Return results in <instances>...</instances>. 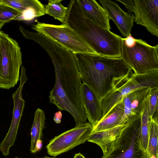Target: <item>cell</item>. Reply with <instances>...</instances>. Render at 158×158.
<instances>
[{
    "instance_id": "cell-14",
    "label": "cell",
    "mask_w": 158,
    "mask_h": 158,
    "mask_svg": "<svg viewBox=\"0 0 158 158\" xmlns=\"http://www.w3.org/2000/svg\"><path fill=\"white\" fill-rule=\"evenodd\" d=\"M150 87H144L134 90L123 99L124 114L122 118L123 124L128 123L140 114L144 102L148 95Z\"/></svg>"
},
{
    "instance_id": "cell-13",
    "label": "cell",
    "mask_w": 158,
    "mask_h": 158,
    "mask_svg": "<svg viewBox=\"0 0 158 158\" xmlns=\"http://www.w3.org/2000/svg\"><path fill=\"white\" fill-rule=\"evenodd\" d=\"M81 92L85 116L94 127L102 118V101L94 91L85 83L82 84Z\"/></svg>"
},
{
    "instance_id": "cell-15",
    "label": "cell",
    "mask_w": 158,
    "mask_h": 158,
    "mask_svg": "<svg viewBox=\"0 0 158 158\" xmlns=\"http://www.w3.org/2000/svg\"><path fill=\"white\" fill-rule=\"evenodd\" d=\"M85 17L96 24L108 30L111 29L110 19L106 11L95 0H77Z\"/></svg>"
},
{
    "instance_id": "cell-20",
    "label": "cell",
    "mask_w": 158,
    "mask_h": 158,
    "mask_svg": "<svg viewBox=\"0 0 158 158\" xmlns=\"http://www.w3.org/2000/svg\"><path fill=\"white\" fill-rule=\"evenodd\" d=\"M157 118H150L149 137L146 154L148 158H158Z\"/></svg>"
},
{
    "instance_id": "cell-26",
    "label": "cell",
    "mask_w": 158,
    "mask_h": 158,
    "mask_svg": "<svg viewBox=\"0 0 158 158\" xmlns=\"http://www.w3.org/2000/svg\"><path fill=\"white\" fill-rule=\"evenodd\" d=\"M73 158H85V156L80 153L76 154Z\"/></svg>"
},
{
    "instance_id": "cell-3",
    "label": "cell",
    "mask_w": 158,
    "mask_h": 158,
    "mask_svg": "<svg viewBox=\"0 0 158 158\" xmlns=\"http://www.w3.org/2000/svg\"><path fill=\"white\" fill-rule=\"evenodd\" d=\"M68 8L64 23L81 36L97 54L120 57L121 37L86 18L77 0H71Z\"/></svg>"
},
{
    "instance_id": "cell-7",
    "label": "cell",
    "mask_w": 158,
    "mask_h": 158,
    "mask_svg": "<svg viewBox=\"0 0 158 158\" xmlns=\"http://www.w3.org/2000/svg\"><path fill=\"white\" fill-rule=\"evenodd\" d=\"M140 114L127 124L102 158H148L140 144Z\"/></svg>"
},
{
    "instance_id": "cell-1",
    "label": "cell",
    "mask_w": 158,
    "mask_h": 158,
    "mask_svg": "<svg viewBox=\"0 0 158 158\" xmlns=\"http://www.w3.org/2000/svg\"><path fill=\"white\" fill-rule=\"evenodd\" d=\"M54 68L55 83L49 96L50 103L73 118L76 125L86 122L82 100V84L73 52L61 45L46 51Z\"/></svg>"
},
{
    "instance_id": "cell-8",
    "label": "cell",
    "mask_w": 158,
    "mask_h": 158,
    "mask_svg": "<svg viewBox=\"0 0 158 158\" xmlns=\"http://www.w3.org/2000/svg\"><path fill=\"white\" fill-rule=\"evenodd\" d=\"M31 28L53 40L73 53L98 54L81 36L64 23L56 25L37 21Z\"/></svg>"
},
{
    "instance_id": "cell-5",
    "label": "cell",
    "mask_w": 158,
    "mask_h": 158,
    "mask_svg": "<svg viewBox=\"0 0 158 158\" xmlns=\"http://www.w3.org/2000/svg\"><path fill=\"white\" fill-rule=\"evenodd\" d=\"M22 64L18 42L0 30V88L8 89L17 84Z\"/></svg>"
},
{
    "instance_id": "cell-23",
    "label": "cell",
    "mask_w": 158,
    "mask_h": 158,
    "mask_svg": "<svg viewBox=\"0 0 158 158\" xmlns=\"http://www.w3.org/2000/svg\"><path fill=\"white\" fill-rule=\"evenodd\" d=\"M20 12L5 5L0 4V22L8 23L17 17Z\"/></svg>"
},
{
    "instance_id": "cell-12",
    "label": "cell",
    "mask_w": 158,
    "mask_h": 158,
    "mask_svg": "<svg viewBox=\"0 0 158 158\" xmlns=\"http://www.w3.org/2000/svg\"><path fill=\"white\" fill-rule=\"evenodd\" d=\"M110 19L116 25L122 35L126 37L131 34L135 17L131 12L122 10L118 4L110 0H99Z\"/></svg>"
},
{
    "instance_id": "cell-19",
    "label": "cell",
    "mask_w": 158,
    "mask_h": 158,
    "mask_svg": "<svg viewBox=\"0 0 158 158\" xmlns=\"http://www.w3.org/2000/svg\"><path fill=\"white\" fill-rule=\"evenodd\" d=\"M148 94L146 98L140 112L141 123L139 139L141 147L146 153L149 137L150 119L148 110Z\"/></svg>"
},
{
    "instance_id": "cell-29",
    "label": "cell",
    "mask_w": 158,
    "mask_h": 158,
    "mask_svg": "<svg viewBox=\"0 0 158 158\" xmlns=\"http://www.w3.org/2000/svg\"><path fill=\"white\" fill-rule=\"evenodd\" d=\"M1 0H0V4L1 3Z\"/></svg>"
},
{
    "instance_id": "cell-10",
    "label": "cell",
    "mask_w": 158,
    "mask_h": 158,
    "mask_svg": "<svg viewBox=\"0 0 158 158\" xmlns=\"http://www.w3.org/2000/svg\"><path fill=\"white\" fill-rule=\"evenodd\" d=\"M26 73L25 68L22 65L19 77L20 84L18 89L12 95L14 107L11 123L7 134L0 143V151L4 156L9 155L10 148L14 145L20 119L23 115L25 102L22 97V90L24 85L28 79Z\"/></svg>"
},
{
    "instance_id": "cell-22",
    "label": "cell",
    "mask_w": 158,
    "mask_h": 158,
    "mask_svg": "<svg viewBox=\"0 0 158 158\" xmlns=\"http://www.w3.org/2000/svg\"><path fill=\"white\" fill-rule=\"evenodd\" d=\"M158 87L150 88L148 94V110L150 118L158 114Z\"/></svg>"
},
{
    "instance_id": "cell-2",
    "label": "cell",
    "mask_w": 158,
    "mask_h": 158,
    "mask_svg": "<svg viewBox=\"0 0 158 158\" xmlns=\"http://www.w3.org/2000/svg\"><path fill=\"white\" fill-rule=\"evenodd\" d=\"M81 80L102 101L123 78L132 72L120 57L73 53Z\"/></svg>"
},
{
    "instance_id": "cell-4",
    "label": "cell",
    "mask_w": 158,
    "mask_h": 158,
    "mask_svg": "<svg viewBox=\"0 0 158 158\" xmlns=\"http://www.w3.org/2000/svg\"><path fill=\"white\" fill-rule=\"evenodd\" d=\"M158 44L152 46L131 34L122 38L121 58L135 74L158 70Z\"/></svg>"
},
{
    "instance_id": "cell-21",
    "label": "cell",
    "mask_w": 158,
    "mask_h": 158,
    "mask_svg": "<svg viewBox=\"0 0 158 158\" xmlns=\"http://www.w3.org/2000/svg\"><path fill=\"white\" fill-rule=\"evenodd\" d=\"M62 0H49L45 6V14L52 16L62 23H64L67 16L68 8L61 3Z\"/></svg>"
},
{
    "instance_id": "cell-6",
    "label": "cell",
    "mask_w": 158,
    "mask_h": 158,
    "mask_svg": "<svg viewBox=\"0 0 158 158\" xmlns=\"http://www.w3.org/2000/svg\"><path fill=\"white\" fill-rule=\"evenodd\" d=\"M144 87H158V70L138 74L132 72L123 78L102 101L103 112L100 121L126 96L134 90Z\"/></svg>"
},
{
    "instance_id": "cell-25",
    "label": "cell",
    "mask_w": 158,
    "mask_h": 158,
    "mask_svg": "<svg viewBox=\"0 0 158 158\" xmlns=\"http://www.w3.org/2000/svg\"><path fill=\"white\" fill-rule=\"evenodd\" d=\"M42 146V140L38 141L36 145V150L37 152L40 150Z\"/></svg>"
},
{
    "instance_id": "cell-24",
    "label": "cell",
    "mask_w": 158,
    "mask_h": 158,
    "mask_svg": "<svg viewBox=\"0 0 158 158\" xmlns=\"http://www.w3.org/2000/svg\"><path fill=\"white\" fill-rule=\"evenodd\" d=\"M62 115L61 111L59 110L55 113L53 120L56 123H60L61 122Z\"/></svg>"
},
{
    "instance_id": "cell-18",
    "label": "cell",
    "mask_w": 158,
    "mask_h": 158,
    "mask_svg": "<svg viewBox=\"0 0 158 158\" xmlns=\"http://www.w3.org/2000/svg\"><path fill=\"white\" fill-rule=\"evenodd\" d=\"M46 119L44 111L38 108L35 114L33 124L31 131V145L30 151L32 153L37 152L36 145L37 142L41 140L42 131L44 128Z\"/></svg>"
},
{
    "instance_id": "cell-16",
    "label": "cell",
    "mask_w": 158,
    "mask_h": 158,
    "mask_svg": "<svg viewBox=\"0 0 158 158\" xmlns=\"http://www.w3.org/2000/svg\"><path fill=\"white\" fill-rule=\"evenodd\" d=\"M127 123L104 131L92 132L87 141L97 144L102 149L103 155H105Z\"/></svg>"
},
{
    "instance_id": "cell-30",
    "label": "cell",
    "mask_w": 158,
    "mask_h": 158,
    "mask_svg": "<svg viewBox=\"0 0 158 158\" xmlns=\"http://www.w3.org/2000/svg\"><path fill=\"white\" fill-rule=\"evenodd\" d=\"M15 158H19V157H15Z\"/></svg>"
},
{
    "instance_id": "cell-11",
    "label": "cell",
    "mask_w": 158,
    "mask_h": 158,
    "mask_svg": "<svg viewBox=\"0 0 158 158\" xmlns=\"http://www.w3.org/2000/svg\"><path fill=\"white\" fill-rule=\"evenodd\" d=\"M129 12L135 15L137 24L144 27L152 35L158 37V0H134Z\"/></svg>"
},
{
    "instance_id": "cell-9",
    "label": "cell",
    "mask_w": 158,
    "mask_h": 158,
    "mask_svg": "<svg viewBox=\"0 0 158 158\" xmlns=\"http://www.w3.org/2000/svg\"><path fill=\"white\" fill-rule=\"evenodd\" d=\"M93 127L89 122H86L56 136L46 147L48 153L55 157L84 143L88 139Z\"/></svg>"
},
{
    "instance_id": "cell-17",
    "label": "cell",
    "mask_w": 158,
    "mask_h": 158,
    "mask_svg": "<svg viewBox=\"0 0 158 158\" xmlns=\"http://www.w3.org/2000/svg\"><path fill=\"white\" fill-rule=\"evenodd\" d=\"M124 114V106L123 99L103 119L93 127L92 132L104 131L123 124L122 120Z\"/></svg>"
},
{
    "instance_id": "cell-28",
    "label": "cell",
    "mask_w": 158,
    "mask_h": 158,
    "mask_svg": "<svg viewBox=\"0 0 158 158\" xmlns=\"http://www.w3.org/2000/svg\"><path fill=\"white\" fill-rule=\"evenodd\" d=\"M39 158H57L56 157H50L48 156H45L43 157Z\"/></svg>"
},
{
    "instance_id": "cell-27",
    "label": "cell",
    "mask_w": 158,
    "mask_h": 158,
    "mask_svg": "<svg viewBox=\"0 0 158 158\" xmlns=\"http://www.w3.org/2000/svg\"><path fill=\"white\" fill-rule=\"evenodd\" d=\"M5 24L4 23L0 22V30Z\"/></svg>"
}]
</instances>
